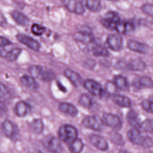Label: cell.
I'll return each mask as SVG.
<instances>
[{
  "label": "cell",
  "instance_id": "cell-15",
  "mask_svg": "<svg viewBox=\"0 0 153 153\" xmlns=\"http://www.w3.org/2000/svg\"><path fill=\"white\" fill-rule=\"evenodd\" d=\"M128 48L131 51L141 54H146L149 51V47L145 44L134 40L128 41Z\"/></svg>",
  "mask_w": 153,
  "mask_h": 153
},
{
  "label": "cell",
  "instance_id": "cell-12",
  "mask_svg": "<svg viewBox=\"0 0 153 153\" xmlns=\"http://www.w3.org/2000/svg\"><path fill=\"white\" fill-rule=\"evenodd\" d=\"M90 142L97 149L101 151H106L108 149V142L102 137L96 134H91L89 136Z\"/></svg>",
  "mask_w": 153,
  "mask_h": 153
},
{
  "label": "cell",
  "instance_id": "cell-43",
  "mask_svg": "<svg viewBox=\"0 0 153 153\" xmlns=\"http://www.w3.org/2000/svg\"><path fill=\"white\" fill-rule=\"evenodd\" d=\"M7 24V20L2 13H0V26L4 27Z\"/></svg>",
  "mask_w": 153,
  "mask_h": 153
},
{
  "label": "cell",
  "instance_id": "cell-4",
  "mask_svg": "<svg viewBox=\"0 0 153 153\" xmlns=\"http://www.w3.org/2000/svg\"><path fill=\"white\" fill-rule=\"evenodd\" d=\"M74 38L76 41L84 44L91 43L94 40V37L90 29L85 26L80 27L78 31L74 33Z\"/></svg>",
  "mask_w": 153,
  "mask_h": 153
},
{
  "label": "cell",
  "instance_id": "cell-29",
  "mask_svg": "<svg viewBox=\"0 0 153 153\" xmlns=\"http://www.w3.org/2000/svg\"><path fill=\"white\" fill-rule=\"evenodd\" d=\"M79 102L81 105L88 108H91L94 105L92 99L87 94H82L79 99Z\"/></svg>",
  "mask_w": 153,
  "mask_h": 153
},
{
  "label": "cell",
  "instance_id": "cell-32",
  "mask_svg": "<svg viewBox=\"0 0 153 153\" xmlns=\"http://www.w3.org/2000/svg\"><path fill=\"white\" fill-rule=\"evenodd\" d=\"M39 77L42 81L50 82L55 78L56 75L53 71L48 70L42 72Z\"/></svg>",
  "mask_w": 153,
  "mask_h": 153
},
{
  "label": "cell",
  "instance_id": "cell-14",
  "mask_svg": "<svg viewBox=\"0 0 153 153\" xmlns=\"http://www.w3.org/2000/svg\"><path fill=\"white\" fill-rule=\"evenodd\" d=\"M22 52V49L19 48H13L8 51L4 48L0 49V56L5 58L10 62H13L16 61Z\"/></svg>",
  "mask_w": 153,
  "mask_h": 153
},
{
  "label": "cell",
  "instance_id": "cell-24",
  "mask_svg": "<svg viewBox=\"0 0 153 153\" xmlns=\"http://www.w3.org/2000/svg\"><path fill=\"white\" fill-rule=\"evenodd\" d=\"M114 83L117 88L121 91H126L129 89L127 80L126 77L121 75H117L114 77Z\"/></svg>",
  "mask_w": 153,
  "mask_h": 153
},
{
  "label": "cell",
  "instance_id": "cell-6",
  "mask_svg": "<svg viewBox=\"0 0 153 153\" xmlns=\"http://www.w3.org/2000/svg\"><path fill=\"white\" fill-rule=\"evenodd\" d=\"M62 3L67 10L72 13L82 15L85 12L81 2L77 0H62Z\"/></svg>",
  "mask_w": 153,
  "mask_h": 153
},
{
  "label": "cell",
  "instance_id": "cell-10",
  "mask_svg": "<svg viewBox=\"0 0 153 153\" xmlns=\"http://www.w3.org/2000/svg\"><path fill=\"white\" fill-rule=\"evenodd\" d=\"M17 38L19 42L34 51H39L40 48L39 43L31 37L24 34H19L17 35Z\"/></svg>",
  "mask_w": 153,
  "mask_h": 153
},
{
  "label": "cell",
  "instance_id": "cell-16",
  "mask_svg": "<svg viewBox=\"0 0 153 153\" xmlns=\"http://www.w3.org/2000/svg\"><path fill=\"white\" fill-rule=\"evenodd\" d=\"M81 3L84 7L92 12H98L102 8L100 0H81Z\"/></svg>",
  "mask_w": 153,
  "mask_h": 153
},
{
  "label": "cell",
  "instance_id": "cell-27",
  "mask_svg": "<svg viewBox=\"0 0 153 153\" xmlns=\"http://www.w3.org/2000/svg\"><path fill=\"white\" fill-rule=\"evenodd\" d=\"M84 148V144L81 139H77L74 140L70 145V151L72 153H80Z\"/></svg>",
  "mask_w": 153,
  "mask_h": 153
},
{
  "label": "cell",
  "instance_id": "cell-18",
  "mask_svg": "<svg viewBox=\"0 0 153 153\" xmlns=\"http://www.w3.org/2000/svg\"><path fill=\"white\" fill-rule=\"evenodd\" d=\"M64 74L75 86H79L82 84V79L81 76L74 71L71 69H66L65 71Z\"/></svg>",
  "mask_w": 153,
  "mask_h": 153
},
{
  "label": "cell",
  "instance_id": "cell-20",
  "mask_svg": "<svg viewBox=\"0 0 153 153\" xmlns=\"http://www.w3.org/2000/svg\"><path fill=\"white\" fill-rule=\"evenodd\" d=\"M11 15L15 22L19 25L26 26L29 23L28 18L23 13L18 11H13L11 13Z\"/></svg>",
  "mask_w": 153,
  "mask_h": 153
},
{
  "label": "cell",
  "instance_id": "cell-44",
  "mask_svg": "<svg viewBox=\"0 0 153 153\" xmlns=\"http://www.w3.org/2000/svg\"><path fill=\"white\" fill-rule=\"evenodd\" d=\"M150 113H153V102L151 101L150 106Z\"/></svg>",
  "mask_w": 153,
  "mask_h": 153
},
{
  "label": "cell",
  "instance_id": "cell-25",
  "mask_svg": "<svg viewBox=\"0 0 153 153\" xmlns=\"http://www.w3.org/2000/svg\"><path fill=\"white\" fill-rule=\"evenodd\" d=\"M134 29V24L130 22H120L116 26L115 30L120 34H126L133 31Z\"/></svg>",
  "mask_w": 153,
  "mask_h": 153
},
{
  "label": "cell",
  "instance_id": "cell-35",
  "mask_svg": "<svg viewBox=\"0 0 153 153\" xmlns=\"http://www.w3.org/2000/svg\"><path fill=\"white\" fill-rule=\"evenodd\" d=\"M29 72L33 77H39L42 72V68L39 65H32L29 68Z\"/></svg>",
  "mask_w": 153,
  "mask_h": 153
},
{
  "label": "cell",
  "instance_id": "cell-28",
  "mask_svg": "<svg viewBox=\"0 0 153 153\" xmlns=\"http://www.w3.org/2000/svg\"><path fill=\"white\" fill-rule=\"evenodd\" d=\"M30 127L34 133L40 134L44 129V124L41 120L36 119L30 124Z\"/></svg>",
  "mask_w": 153,
  "mask_h": 153
},
{
  "label": "cell",
  "instance_id": "cell-45",
  "mask_svg": "<svg viewBox=\"0 0 153 153\" xmlns=\"http://www.w3.org/2000/svg\"><path fill=\"white\" fill-rule=\"evenodd\" d=\"M119 153H129L128 152H126V151H121V152H120Z\"/></svg>",
  "mask_w": 153,
  "mask_h": 153
},
{
  "label": "cell",
  "instance_id": "cell-30",
  "mask_svg": "<svg viewBox=\"0 0 153 153\" xmlns=\"http://www.w3.org/2000/svg\"><path fill=\"white\" fill-rule=\"evenodd\" d=\"M92 53L96 56H106L109 54L107 49L100 45H97L93 48Z\"/></svg>",
  "mask_w": 153,
  "mask_h": 153
},
{
  "label": "cell",
  "instance_id": "cell-21",
  "mask_svg": "<svg viewBox=\"0 0 153 153\" xmlns=\"http://www.w3.org/2000/svg\"><path fill=\"white\" fill-rule=\"evenodd\" d=\"M128 69L134 71H143L146 68V64L139 59H135L131 60L128 65Z\"/></svg>",
  "mask_w": 153,
  "mask_h": 153
},
{
  "label": "cell",
  "instance_id": "cell-13",
  "mask_svg": "<svg viewBox=\"0 0 153 153\" xmlns=\"http://www.w3.org/2000/svg\"><path fill=\"white\" fill-rule=\"evenodd\" d=\"M2 128L4 134L9 138H13L18 133L17 126L13 122L8 120H5L3 122Z\"/></svg>",
  "mask_w": 153,
  "mask_h": 153
},
{
  "label": "cell",
  "instance_id": "cell-19",
  "mask_svg": "<svg viewBox=\"0 0 153 153\" xmlns=\"http://www.w3.org/2000/svg\"><path fill=\"white\" fill-rule=\"evenodd\" d=\"M112 100L116 104L122 108H129L131 105V101L130 99L124 95L114 94L112 97Z\"/></svg>",
  "mask_w": 153,
  "mask_h": 153
},
{
  "label": "cell",
  "instance_id": "cell-5",
  "mask_svg": "<svg viewBox=\"0 0 153 153\" xmlns=\"http://www.w3.org/2000/svg\"><path fill=\"white\" fill-rule=\"evenodd\" d=\"M44 145L48 151L52 153H61L63 147L61 141L53 136H48L45 139Z\"/></svg>",
  "mask_w": 153,
  "mask_h": 153
},
{
  "label": "cell",
  "instance_id": "cell-42",
  "mask_svg": "<svg viewBox=\"0 0 153 153\" xmlns=\"http://www.w3.org/2000/svg\"><path fill=\"white\" fill-rule=\"evenodd\" d=\"M7 111V108L6 105L2 102L0 101V116L4 115Z\"/></svg>",
  "mask_w": 153,
  "mask_h": 153
},
{
  "label": "cell",
  "instance_id": "cell-23",
  "mask_svg": "<svg viewBox=\"0 0 153 153\" xmlns=\"http://www.w3.org/2000/svg\"><path fill=\"white\" fill-rule=\"evenodd\" d=\"M29 110L28 105L23 101L18 102L14 108V112L18 117H25L27 114Z\"/></svg>",
  "mask_w": 153,
  "mask_h": 153
},
{
  "label": "cell",
  "instance_id": "cell-33",
  "mask_svg": "<svg viewBox=\"0 0 153 153\" xmlns=\"http://www.w3.org/2000/svg\"><path fill=\"white\" fill-rule=\"evenodd\" d=\"M140 128L144 131L153 134V121L151 120H145L140 125Z\"/></svg>",
  "mask_w": 153,
  "mask_h": 153
},
{
  "label": "cell",
  "instance_id": "cell-17",
  "mask_svg": "<svg viewBox=\"0 0 153 153\" xmlns=\"http://www.w3.org/2000/svg\"><path fill=\"white\" fill-rule=\"evenodd\" d=\"M58 107L61 111L72 117H75L78 113V111L76 107L68 102H62L59 104Z\"/></svg>",
  "mask_w": 153,
  "mask_h": 153
},
{
  "label": "cell",
  "instance_id": "cell-46",
  "mask_svg": "<svg viewBox=\"0 0 153 153\" xmlns=\"http://www.w3.org/2000/svg\"><path fill=\"white\" fill-rule=\"evenodd\" d=\"M108 1H115V0H108Z\"/></svg>",
  "mask_w": 153,
  "mask_h": 153
},
{
  "label": "cell",
  "instance_id": "cell-41",
  "mask_svg": "<svg viewBox=\"0 0 153 153\" xmlns=\"http://www.w3.org/2000/svg\"><path fill=\"white\" fill-rule=\"evenodd\" d=\"M151 101L148 100H144L142 102V107L144 110L147 112H150V106Z\"/></svg>",
  "mask_w": 153,
  "mask_h": 153
},
{
  "label": "cell",
  "instance_id": "cell-26",
  "mask_svg": "<svg viewBox=\"0 0 153 153\" xmlns=\"http://www.w3.org/2000/svg\"><path fill=\"white\" fill-rule=\"evenodd\" d=\"M126 119L129 125L133 126L135 128H140V125L139 117L137 113L134 110L128 111L126 116Z\"/></svg>",
  "mask_w": 153,
  "mask_h": 153
},
{
  "label": "cell",
  "instance_id": "cell-34",
  "mask_svg": "<svg viewBox=\"0 0 153 153\" xmlns=\"http://www.w3.org/2000/svg\"><path fill=\"white\" fill-rule=\"evenodd\" d=\"M111 140L113 143L118 146H123L125 144V142L123 137L118 133H112L110 135Z\"/></svg>",
  "mask_w": 153,
  "mask_h": 153
},
{
  "label": "cell",
  "instance_id": "cell-9",
  "mask_svg": "<svg viewBox=\"0 0 153 153\" xmlns=\"http://www.w3.org/2000/svg\"><path fill=\"white\" fill-rule=\"evenodd\" d=\"M103 122L113 129L119 130L122 127V122L118 116L111 113H105L103 116Z\"/></svg>",
  "mask_w": 153,
  "mask_h": 153
},
{
  "label": "cell",
  "instance_id": "cell-37",
  "mask_svg": "<svg viewBox=\"0 0 153 153\" xmlns=\"http://www.w3.org/2000/svg\"><path fill=\"white\" fill-rule=\"evenodd\" d=\"M10 96V93L6 86L0 82V98L8 99Z\"/></svg>",
  "mask_w": 153,
  "mask_h": 153
},
{
  "label": "cell",
  "instance_id": "cell-40",
  "mask_svg": "<svg viewBox=\"0 0 153 153\" xmlns=\"http://www.w3.org/2000/svg\"><path fill=\"white\" fill-rule=\"evenodd\" d=\"M11 44V42L6 38L0 36V47H3L9 45Z\"/></svg>",
  "mask_w": 153,
  "mask_h": 153
},
{
  "label": "cell",
  "instance_id": "cell-38",
  "mask_svg": "<svg viewBox=\"0 0 153 153\" xmlns=\"http://www.w3.org/2000/svg\"><path fill=\"white\" fill-rule=\"evenodd\" d=\"M142 10L144 13L153 16V4H145L142 6Z\"/></svg>",
  "mask_w": 153,
  "mask_h": 153
},
{
  "label": "cell",
  "instance_id": "cell-11",
  "mask_svg": "<svg viewBox=\"0 0 153 153\" xmlns=\"http://www.w3.org/2000/svg\"><path fill=\"white\" fill-rule=\"evenodd\" d=\"M107 44L111 49L114 51H119L123 45L122 39L120 36L116 34H111L108 36Z\"/></svg>",
  "mask_w": 153,
  "mask_h": 153
},
{
  "label": "cell",
  "instance_id": "cell-31",
  "mask_svg": "<svg viewBox=\"0 0 153 153\" xmlns=\"http://www.w3.org/2000/svg\"><path fill=\"white\" fill-rule=\"evenodd\" d=\"M140 86L148 88H153V80L152 78L148 76H142L139 78Z\"/></svg>",
  "mask_w": 153,
  "mask_h": 153
},
{
  "label": "cell",
  "instance_id": "cell-22",
  "mask_svg": "<svg viewBox=\"0 0 153 153\" xmlns=\"http://www.w3.org/2000/svg\"><path fill=\"white\" fill-rule=\"evenodd\" d=\"M20 80L23 85L31 90H36L39 87L38 83L33 76L24 75L22 76Z\"/></svg>",
  "mask_w": 153,
  "mask_h": 153
},
{
  "label": "cell",
  "instance_id": "cell-1",
  "mask_svg": "<svg viewBox=\"0 0 153 153\" xmlns=\"http://www.w3.org/2000/svg\"><path fill=\"white\" fill-rule=\"evenodd\" d=\"M129 141L134 144L141 146L145 148H150L153 145V141L148 137L144 136L138 128L131 129L128 133Z\"/></svg>",
  "mask_w": 153,
  "mask_h": 153
},
{
  "label": "cell",
  "instance_id": "cell-39",
  "mask_svg": "<svg viewBox=\"0 0 153 153\" xmlns=\"http://www.w3.org/2000/svg\"><path fill=\"white\" fill-rule=\"evenodd\" d=\"M116 87L115 84L112 82H108L106 84V89L109 93L111 94H115V93L116 92Z\"/></svg>",
  "mask_w": 153,
  "mask_h": 153
},
{
  "label": "cell",
  "instance_id": "cell-8",
  "mask_svg": "<svg viewBox=\"0 0 153 153\" xmlns=\"http://www.w3.org/2000/svg\"><path fill=\"white\" fill-rule=\"evenodd\" d=\"M84 85L86 90L94 96L100 97L103 94V90L101 85L96 81L88 79L85 81Z\"/></svg>",
  "mask_w": 153,
  "mask_h": 153
},
{
  "label": "cell",
  "instance_id": "cell-7",
  "mask_svg": "<svg viewBox=\"0 0 153 153\" xmlns=\"http://www.w3.org/2000/svg\"><path fill=\"white\" fill-rule=\"evenodd\" d=\"M83 126L95 131H100L103 127V120L97 116H88L84 119Z\"/></svg>",
  "mask_w": 153,
  "mask_h": 153
},
{
  "label": "cell",
  "instance_id": "cell-36",
  "mask_svg": "<svg viewBox=\"0 0 153 153\" xmlns=\"http://www.w3.org/2000/svg\"><path fill=\"white\" fill-rule=\"evenodd\" d=\"M31 32L36 36H41L45 31V28L38 24H34L31 26Z\"/></svg>",
  "mask_w": 153,
  "mask_h": 153
},
{
  "label": "cell",
  "instance_id": "cell-3",
  "mask_svg": "<svg viewBox=\"0 0 153 153\" xmlns=\"http://www.w3.org/2000/svg\"><path fill=\"white\" fill-rule=\"evenodd\" d=\"M120 22V17L119 14L113 11L108 12L101 20L102 25L106 28L111 30H115L116 26Z\"/></svg>",
  "mask_w": 153,
  "mask_h": 153
},
{
  "label": "cell",
  "instance_id": "cell-2",
  "mask_svg": "<svg viewBox=\"0 0 153 153\" xmlns=\"http://www.w3.org/2000/svg\"><path fill=\"white\" fill-rule=\"evenodd\" d=\"M58 134L62 141L70 145L77 138V131L71 125H64L59 129Z\"/></svg>",
  "mask_w": 153,
  "mask_h": 153
}]
</instances>
